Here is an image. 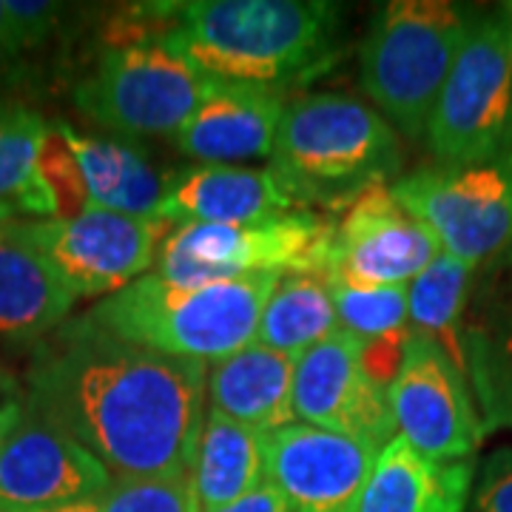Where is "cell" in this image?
Masks as SVG:
<instances>
[{"mask_svg":"<svg viewBox=\"0 0 512 512\" xmlns=\"http://www.w3.org/2000/svg\"><path fill=\"white\" fill-rule=\"evenodd\" d=\"M265 439L268 433H259L254 427L239 424L231 416L208 407L197 458L191 467L202 512L234 504L268 478Z\"/></svg>","mask_w":512,"mask_h":512,"instance_id":"23","label":"cell"},{"mask_svg":"<svg viewBox=\"0 0 512 512\" xmlns=\"http://www.w3.org/2000/svg\"><path fill=\"white\" fill-rule=\"evenodd\" d=\"M74 302L29 239L26 222H0V342L46 339L66 322Z\"/></svg>","mask_w":512,"mask_h":512,"instance_id":"20","label":"cell"},{"mask_svg":"<svg viewBox=\"0 0 512 512\" xmlns=\"http://www.w3.org/2000/svg\"><path fill=\"white\" fill-rule=\"evenodd\" d=\"M336 37L339 6L325 0H194L168 43L211 80L288 92L328 66Z\"/></svg>","mask_w":512,"mask_h":512,"instance_id":"2","label":"cell"},{"mask_svg":"<svg viewBox=\"0 0 512 512\" xmlns=\"http://www.w3.org/2000/svg\"><path fill=\"white\" fill-rule=\"evenodd\" d=\"M57 126L69 140L80 171L86 177L92 208L140 217V220H157L168 177L148 163L140 148L117 137L80 134L69 123H57Z\"/></svg>","mask_w":512,"mask_h":512,"instance_id":"22","label":"cell"},{"mask_svg":"<svg viewBox=\"0 0 512 512\" xmlns=\"http://www.w3.org/2000/svg\"><path fill=\"white\" fill-rule=\"evenodd\" d=\"M268 478L288 512H359L379 453L359 441L293 421L265 439Z\"/></svg>","mask_w":512,"mask_h":512,"instance_id":"15","label":"cell"},{"mask_svg":"<svg viewBox=\"0 0 512 512\" xmlns=\"http://www.w3.org/2000/svg\"><path fill=\"white\" fill-rule=\"evenodd\" d=\"M177 15L180 3L128 12L74 86V106L123 137L177 134L211 89V77L168 43Z\"/></svg>","mask_w":512,"mask_h":512,"instance_id":"4","label":"cell"},{"mask_svg":"<svg viewBox=\"0 0 512 512\" xmlns=\"http://www.w3.org/2000/svg\"><path fill=\"white\" fill-rule=\"evenodd\" d=\"M387 399L399 436L424 456L441 461L473 458L484 441L467 376L439 345L424 336L413 333L402 370L387 387Z\"/></svg>","mask_w":512,"mask_h":512,"instance_id":"11","label":"cell"},{"mask_svg":"<svg viewBox=\"0 0 512 512\" xmlns=\"http://www.w3.org/2000/svg\"><path fill=\"white\" fill-rule=\"evenodd\" d=\"M476 12L450 0H390L367 29L362 89L387 123L419 140Z\"/></svg>","mask_w":512,"mask_h":512,"instance_id":"6","label":"cell"},{"mask_svg":"<svg viewBox=\"0 0 512 512\" xmlns=\"http://www.w3.org/2000/svg\"><path fill=\"white\" fill-rule=\"evenodd\" d=\"M464 359L484 436L512 430V271L504 259L470 296Z\"/></svg>","mask_w":512,"mask_h":512,"instance_id":"18","label":"cell"},{"mask_svg":"<svg viewBox=\"0 0 512 512\" xmlns=\"http://www.w3.org/2000/svg\"><path fill=\"white\" fill-rule=\"evenodd\" d=\"M336 222L313 211L237 225H177L154 271L165 282L208 285L256 274L325 276Z\"/></svg>","mask_w":512,"mask_h":512,"instance_id":"8","label":"cell"},{"mask_svg":"<svg viewBox=\"0 0 512 512\" xmlns=\"http://www.w3.org/2000/svg\"><path fill=\"white\" fill-rule=\"evenodd\" d=\"M46 128L32 109L0 100V205L55 220V202L37 171Z\"/></svg>","mask_w":512,"mask_h":512,"instance_id":"26","label":"cell"},{"mask_svg":"<svg viewBox=\"0 0 512 512\" xmlns=\"http://www.w3.org/2000/svg\"><path fill=\"white\" fill-rule=\"evenodd\" d=\"M424 140L436 165H476L512 151V18L476 12L441 86Z\"/></svg>","mask_w":512,"mask_h":512,"instance_id":"7","label":"cell"},{"mask_svg":"<svg viewBox=\"0 0 512 512\" xmlns=\"http://www.w3.org/2000/svg\"><path fill=\"white\" fill-rule=\"evenodd\" d=\"M109 470L32 404L0 427V512H52L103 493Z\"/></svg>","mask_w":512,"mask_h":512,"instance_id":"12","label":"cell"},{"mask_svg":"<svg viewBox=\"0 0 512 512\" xmlns=\"http://www.w3.org/2000/svg\"><path fill=\"white\" fill-rule=\"evenodd\" d=\"M52 512H202L191 473L111 478L103 493Z\"/></svg>","mask_w":512,"mask_h":512,"instance_id":"28","label":"cell"},{"mask_svg":"<svg viewBox=\"0 0 512 512\" xmlns=\"http://www.w3.org/2000/svg\"><path fill=\"white\" fill-rule=\"evenodd\" d=\"M299 208L271 168L191 165L165 183L157 220L168 225H237L285 217Z\"/></svg>","mask_w":512,"mask_h":512,"instance_id":"17","label":"cell"},{"mask_svg":"<svg viewBox=\"0 0 512 512\" xmlns=\"http://www.w3.org/2000/svg\"><path fill=\"white\" fill-rule=\"evenodd\" d=\"M507 12H510V18H512V3H510V6H507Z\"/></svg>","mask_w":512,"mask_h":512,"instance_id":"38","label":"cell"},{"mask_svg":"<svg viewBox=\"0 0 512 512\" xmlns=\"http://www.w3.org/2000/svg\"><path fill=\"white\" fill-rule=\"evenodd\" d=\"M3 3H6V12H9L12 26L23 40L26 52L40 46L55 32L60 15H63L60 3H46V0H3Z\"/></svg>","mask_w":512,"mask_h":512,"instance_id":"32","label":"cell"},{"mask_svg":"<svg viewBox=\"0 0 512 512\" xmlns=\"http://www.w3.org/2000/svg\"><path fill=\"white\" fill-rule=\"evenodd\" d=\"M214 512H288V504H285V495L279 493L271 478H265L256 490H251L248 495L237 498L234 504H225L220 510Z\"/></svg>","mask_w":512,"mask_h":512,"instance_id":"33","label":"cell"},{"mask_svg":"<svg viewBox=\"0 0 512 512\" xmlns=\"http://www.w3.org/2000/svg\"><path fill=\"white\" fill-rule=\"evenodd\" d=\"M23 52H26V46H23V40L15 32V26H12V18L6 12V3L0 0V77H6L15 69V63H18Z\"/></svg>","mask_w":512,"mask_h":512,"instance_id":"34","label":"cell"},{"mask_svg":"<svg viewBox=\"0 0 512 512\" xmlns=\"http://www.w3.org/2000/svg\"><path fill=\"white\" fill-rule=\"evenodd\" d=\"M439 254V239L393 197L390 185H376L336 222L325 279L365 288L410 285Z\"/></svg>","mask_w":512,"mask_h":512,"instance_id":"14","label":"cell"},{"mask_svg":"<svg viewBox=\"0 0 512 512\" xmlns=\"http://www.w3.org/2000/svg\"><path fill=\"white\" fill-rule=\"evenodd\" d=\"M174 225L89 208L72 220H32L26 234L74 299L123 291L148 274Z\"/></svg>","mask_w":512,"mask_h":512,"instance_id":"10","label":"cell"},{"mask_svg":"<svg viewBox=\"0 0 512 512\" xmlns=\"http://www.w3.org/2000/svg\"><path fill=\"white\" fill-rule=\"evenodd\" d=\"M359 353L362 342L345 330L305 350L293 370V413L299 424L382 453L399 436V427L387 390L362 373Z\"/></svg>","mask_w":512,"mask_h":512,"instance_id":"13","label":"cell"},{"mask_svg":"<svg viewBox=\"0 0 512 512\" xmlns=\"http://www.w3.org/2000/svg\"><path fill=\"white\" fill-rule=\"evenodd\" d=\"M37 171H40V180L46 185L49 197L55 202V220H72L92 208L86 177H83L72 146L57 123L46 128L40 157H37Z\"/></svg>","mask_w":512,"mask_h":512,"instance_id":"29","label":"cell"},{"mask_svg":"<svg viewBox=\"0 0 512 512\" xmlns=\"http://www.w3.org/2000/svg\"><path fill=\"white\" fill-rule=\"evenodd\" d=\"M26 399L111 478L191 473L208 413V365L140 348L83 313L37 342Z\"/></svg>","mask_w":512,"mask_h":512,"instance_id":"1","label":"cell"},{"mask_svg":"<svg viewBox=\"0 0 512 512\" xmlns=\"http://www.w3.org/2000/svg\"><path fill=\"white\" fill-rule=\"evenodd\" d=\"M410 339H413V330L404 328L396 330V333H387V336H379V339L362 342V353H359L362 373L370 382L387 390L390 384L396 382V376L402 370Z\"/></svg>","mask_w":512,"mask_h":512,"instance_id":"31","label":"cell"},{"mask_svg":"<svg viewBox=\"0 0 512 512\" xmlns=\"http://www.w3.org/2000/svg\"><path fill=\"white\" fill-rule=\"evenodd\" d=\"M473 265L461 262L458 256L441 251L410 285V330L416 336L439 345L453 365L467 376L464 359V322L473 291Z\"/></svg>","mask_w":512,"mask_h":512,"instance_id":"24","label":"cell"},{"mask_svg":"<svg viewBox=\"0 0 512 512\" xmlns=\"http://www.w3.org/2000/svg\"><path fill=\"white\" fill-rule=\"evenodd\" d=\"M444 254L484 265L512 251V151L476 165H433L390 185Z\"/></svg>","mask_w":512,"mask_h":512,"instance_id":"9","label":"cell"},{"mask_svg":"<svg viewBox=\"0 0 512 512\" xmlns=\"http://www.w3.org/2000/svg\"><path fill=\"white\" fill-rule=\"evenodd\" d=\"M476 473V458H430L396 436L373 464L359 512H467Z\"/></svg>","mask_w":512,"mask_h":512,"instance_id":"19","label":"cell"},{"mask_svg":"<svg viewBox=\"0 0 512 512\" xmlns=\"http://www.w3.org/2000/svg\"><path fill=\"white\" fill-rule=\"evenodd\" d=\"M467 512H512V447L481 461Z\"/></svg>","mask_w":512,"mask_h":512,"instance_id":"30","label":"cell"},{"mask_svg":"<svg viewBox=\"0 0 512 512\" xmlns=\"http://www.w3.org/2000/svg\"><path fill=\"white\" fill-rule=\"evenodd\" d=\"M293 370V356L251 342L208 367V407L259 433L282 430L296 421Z\"/></svg>","mask_w":512,"mask_h":512,"instance_id":"21","label":"cell"},{"mask_svg":"<svg viewBox=\"0 0 512 512\" xmlns=\"http://www.w3.org/2000/svg\"><path fill=\"white\" fill-rule=\"evenodd\" d=\"M282 274L177 285L140 276L86 313L97 328L140 348L214 365L256 342L259 316Z\"/></svg>","mask_w":512,"mask_h":512,"instance_id":"5","label":"cell"},{"mask_svg":"<svg viewBox=\"0 0 512 512\" xmlns=\"http://www.w3.org/2000/svg\"><path fill=\"white\" fill-rule=\"evenodd\" d=\"M26 407V387L0 367V427L18 416L20 410Z\"/></svg>","mask_w":512,"mask_h":512,"instance_id":"35","label":"cell"},{"mask_svg":"<svg viewBox=\"0 0 512 512\" xmlns=\"http://www.w3.org/2000/svg\"><path fill=\"white\" fill-rule=\"evenodd\" d=\"M18 217V211L15 208H9V205H0V222H9Z\"/></svg>","mask_w":512,"mask_h":512,"instance_id":"36","label":"cell"},{"mask_svg":"<svg viewBox=\"0 0 512 512\" xmlns=\"http://www.w3.org/2000/svg\"><path fill=\"white\" fill-rule=\"evenodd\" d=\"M333 333H339V319L325 276L282 274L262 308L256 342L299 359Z\"/></svg>","mask_w":512,"mask_h":512,"instance_id":"25","label":"cell"},{"mask_svg":"<svg viewBox=\"0 0 512 512\" xmlns=\"http://www.w3.org/2000/svg\"><path fill=\"white\" fill-rule=\"evenodd\" d=\"M288 92L211 80L197 111L171 134L174 148L200 165H239L271 157Z\"/></svg>","mask_w":512,"mask_h":512,"instance_id":"16","label":"cell"},{"mask_svg":"<svg viewBox=\"0 0 512 512\" xmlns=\"http://www.w3.org/2000/svg\"><path fill=\"white\" fill-rule=\"evenodd\" d=\"M501 259H504V262H507V268H510V271H512V251H510V254H504V256H501Z\"/></svg>","mask_w":512,"mask_h":512,"instance_id":"37","label":"cell"},{"mask_svg":"<svg viewBox=\"0 0 512 512\" xmlns=\"http://www.w3.org/2000/svg\"><path fill=\"white\" fill-rule=\"evenodd\" d=\"M325 282H328L330 299L336 308L339 330L356 336L359 342H370L387 333L410 328L407 285L365 288V285H350L342 279H325Z\"/></svg>","mask_w":512,"mask_h":512,"instance_id":"27","label":"cell"},{"mask_svg":"<svg viewBox=\"0 0 512 512\" xmlns=\"http://www.w3.org/2000/svg\"><path fill=\"white\" fill-rule=\"evenodd\" d=\"M402 143L373 106L348 94H305L288 103L271 171L299 208L345 211L365 191L399 177Z\"/></svg>","mask_w":512,"mask_h":512,"instance_id":"3","label":"cell"}]
</instances>
